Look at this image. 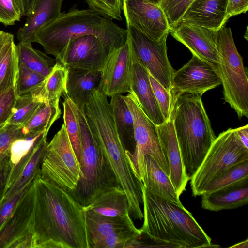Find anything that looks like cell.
Segmentation results:
<instances>
[{
    "label": "cell",
    "instance_id": "6da1fadb",
    "mask_svg": "<svg viewBox=\"0 0 248 248\" xmlns=\"http://www.w3.org/2000/svg\"><path fill=\"white\" fill-rule=\"evenodd\" d=\"M33 184L36 248H88L84 206L40 173Z\"/></svg>",
    "mask_w": 248,
    "mask_h": 248
},
{
    "label": "cell",
    "instance_id": "7a4b0ae2",
    "mask_svg": "<svg viewBox=\"0 0 248 248\" xmlns=\"http://www.w3.org/2000/svg\"><path fill=\"white\" fill-rule=\"evenodd\" d=\"M84 113L96 142L126 193L130 217L141 220L143 184L131 169L126 155V149L118 135L107 96L99 91L91 93Z\"/></svg>",
    "mask_w": 248,
    "mask_h": 248
},
{
    "label": "cell",
    "instance_id": "3957f363",
    "mask_svg": "<svg viewBox=\"0 0 248 248\" xmlns=\"http://www.w3.org/2000/svg\"><path fill=\"white\" fill-rule=\"evenodd\" d=\"M141 236L157 248H217L191 213L184 206L163 200L144 185Z\"/></svg>",
    "mask_w": 248,
    "mask_h": 248
},
{
    "label": "cell",
    "instance_id": "277c9868",
    "mask_svg": "<svg viewBox=\"0 0 248 248\" xmlns=\"http://www.w3.org/2000/svg\"><path fill=\"white\" fill-rule=\"evenodd\" d=\"M86 34L96 36L114 50L125 43L127 31L91 9L73 7L39 30L33 42L40 44L60 62L69 40Z\"/></svg>",
    "mask_w": 248,
    "mask_h": 248
},
{
    "label": "cell",
    "instance_id": "5b68a950",
    "mask_svg": "<svg viewBox=\"0 0 248 248\" xmlns=\"http://www.w3.org/2000/svg\"><path fill=\"white\" fill-rule=\"evenodd\" d=\"M202 96L184 93L173 104L174 127L183 161L190 177L199 167L216 138Z\"/></svg>",
    "mask_w": 248,
    "mask_h": 248
},
{
    "label": "cell",
    "instance_id": "8992f818",
    "mask_svg": "<svg viewBox=\"0 0 248 248\" xmlns=\"http://www.w3.org/2000/svg\"><path fill=\"white\" fill-rule=\"evenodd\" d=\"M75 110L80 133V175L75 189L68 192L85 207L102 193L120 185L90 130L84 110L76 105Z\"/></svg>",
    "mask_w": 248,
    "mask_h": 248
},
{
    "label": "cell",
    "instance_id": "52a82bcc",
    "mask_svg": "<svg viewBox=\"0 0 248 248\" xmlns=\"http://www.w3.org/2000/svg\"><path fill=\"white\" fill-rule=\"evenodd\" d=\"M215 43L221 58L215 70L220 77L224 99L236 112L239 118L248 117L247 71L235 46L230 28L222 27L215 33Z\"/></svg>",
    "mask_w": 248,
    "mask_h": 248
},
{
    "label": "cell",
    "instance_id": "ba28073f",
    "mask_svg": "<svg viewBox=\"0 0 248 248\" xmlns=\"http://www.w3.org/2000/svg\"><path fill=\"white\" fill-rule=\"evenodd\" d=\"M246 161H248V149L238 139L234 129L229 128L220 133L199 167L190 176L193 196H202L211 182L231 168Z\"/></svg>",
    "mask_w": 248,
    "mask_h": 248
},
{
    "label": "cell",
    "instance_id": "9c48e42d",
    "mask_svg": "<svg viewBox=\"0 0 248 248\" xmlns=\"http://www.w3.org/2000/svg\"><path fill=\"white\" fill-rule=\"evenodd\" d=\"M124 99L134 122L135 150L131 153L126 149V155L135 176L142 181L146 155L151 156L169 176V165L161 147L156 125L145 115L133 94L129 93Z\"/></svg>",
    "mask_w": 248,
    "mask_h": 248
},
{
    "label": "cell",
    "instance_id": "30bf717a",
    "mask_svg": "<svg viewBox=\"0 0 248 248\" xmlns=\"http://www.w3.org/2000/svg\"><path fill=\"white\" fill-rule=\"evenodd\" d=\"M40 175L67 192L74 190L78 185L80 175L79 162L64 124L47 143Z\"/></svg>",
    "mask_w": 248,
    "mask_h": 248
},
{
    "label": "cell",
    "instance_id": "8fae6325",
    "mask_svg": "<svg viewBox=\"0 0 248 248\" xmlns=\"http://www.w3.org/2000/svg\"><path fill=\"white\" fill-rule=\"evenodd\" d=\"M127 41L132 57L149 73L170 92L174 70L168 59L165 35L159 41L152 39L127 25Z\"/></svg>",
    "mask_w": 248,
    "mask_h": 248
},
{
    "label": "cell",
    "instance_id": "7c38bea8",
    "mask_svg": "<svg viewBox=\"0 0 248 248\" xmlns=\"http://www.w3.org/2000/svg\"><path fill=\"white\" fill-rule=\"evenodd\" d=\"M192 55L187 63L173 74L170 91L173 104L182 94L202 95L221 84L219 76L212 66L203 59Z\"/></svg>",
    "mask_w": 248,
    "mask_h": 248
},
{
    "label": "cell",
    "instance_id": "4fadbf2b",
    "mask_svg": "<svg viewBox=\"0 0 248 248\" xmlns=\"http://www.w3.org/2000/svg\"><path fill=\"white\" fill-rule=\"evenodd\" d=\"M112 49L93 34L69 40L60 62L66 68H79L101 72Z\"/></svg>",
    "mask_w": 248,
    "mask_h": 248
},
{
    "label": "cell",
    "instance_id": "5bb4252c",
    "mask_svg": "<svg viewBox=\"0 0 248 248\" xmlns=\"http://www.w3.org/2000/svg\"><path fill=\"white\" fill-rule=\"evenodd\" d=\"M126 24L148 37L159 41L168 35L170 28L166 15L159 5L147 0L122 1Z\"/></svg>",
    "mask_w": 248,
    "mask_h": 248
},
{
    "label": "cell",
    "instance_id": "9a60e30c",
    "mask_svg": "<svg viewBox=\"0 0 248 248\" xmlns=\"http://www.w3.org/2000/svg\"><path fill=\"white\" fill-rule=\"evenodd\" d=\"M131 51L126 40L109 54L102 71L98 90L108 97L131 93Z\"/></svg>",
    "mask_w": 248,
    "mask_h": 248
},
{
    "label": "cell",
    "instance_id": "2e32d148",
    "mask_svg": "<svg viewBox=\"0 0 248 248\" xmlns=\"http://www.w3.org/2000/svg\"><path fill=\"white\" fill-rule=\"evenodd\" d=\"M170 31L172 36L186 46L192 54L208 62L215 70L221 64V58L214 40L216 31L181 23Z\"/></svg>",
    "mask_w": 248,
    "mask_h": 248
},
{
    "label": "cell",
    "instance_id": "e0dca14e",
    "mask_svg": "<svg viewBox=\"0 0 248 248\" xmlns=\"http://www.w3.org/2000/svg\"><path fill=\"white\" fill-rule=\"evenodd\" d=\"M163 151L167 159L170 169L169 178L180 196L186 190L190 177L187 174L173 125V112L170 118L156 126Z\"/></svg>",
    "mask_w": 248,
    "mask_h": 248
},
{
    "label": "cell",
    "instance_id": "ac0fdd59",
    "mask_svg": "<svg viewBox=\"0 0 248 248\" xmlns=\"http://www.w3.org/2000/svg\"><path fill=\"white\" fill-rule=\"evenodd\" d=\"M34 204V190L32 182L15 211L0 230V248H10L19 239L33 234Z\"/></svg>",
    "mask_w": 248,
    "mask_h": 248
},
{
    "label": "cell",
    "instance_id": "d6986e66",
    "mask_svg": "<svg viewBox=\"0 0 248 248\" xmlns=\"http://www.w3.org/2000/svg\"><path fill=\"white\" fill-rule=\"evenodd\" d=\"M131 59V93L134 95L145 115L156 126L159 125L165 121L150 83L149 72L132 55Z\"/></svg>",
    "mask_w": 248,
    "mask_h": 248
},
{
    "label": "cell",
    "instance_id": "ffe728a7",
    "mask_svg": "<svg viewBox=\"0 0 248 248\" xmlns=\"http://www.w3.org/2000/svg\"><path fill=\"white\" fill-rule=\"evenodd\" d=\"M227 3L228 0H193L179 24L188 23L217 31L227 21Z\"/></svg>",
    "mask_w": 248,
    "mask_h": 248
},
{
    "label": "cell",
    "instance_id": "44dd1931",
    "mask_svg": "<svg viewBox=\"0 0 248 248\" xmlns=\"http://www.w3.org/2000/svg\"><path fill=\"white\" fill-rule=\"evenodd\" d=\"M63 0H35L31 13L17 32L19 42L32 43L35 33L61 14Z\"/></svg>",
    "mask_w": 248,
    "mask_h": 248
},
{
    "label": "cell",
    "instance_id": "7402d4cb",
    "mask_svg": "<svg viewBox=\"0 0 248 248\" xmlns=\"http://www.w3.org/2000/svg\"><path fill=\"white\" fill-rule=\"evenodd\" d=\"M65 94L80 110H84L90 93L98 89L102 72L79 68H67Z\"/></svg>",
    "mask_w": 248,
    "mask_h": 248
},
{
    "label": "cell",
    "instance_id": "603a6c76",
    "mask_svg": "<svg viewBox=\"0 0 248 248\" xmlns=\"http://www.w3.org/2000/svg\"><path fill=\"white\" fill-rule=\"evenodd\" d=\"M143 185L154 194L163 200L183 206L176 189L169 176L154 159L146 155L144 159Z\"/></svg>",
    "mask_w": 248,
    "mask_h": 248
},
{
    "label": "cell",
    "instance_id": "cb8c5ba5",
    "mask_svg": "<svg viewBox=\"0 0 248 248\" xmlns=\"http://www.w3.org/2000/svg\"><path fill=\"white\" fill-rule=\"evenodd\" d=\"M85 225L88 248H97L106 236L116 230L135 227L130 216L108 217L89 211H85Z\"/></svg>",
    "mask_w": 248,
    "mask_h": 248
},
{
    "label": "cell",
    "instance_id": "d4e9b609",
    "mask_svg": "<svg viewBox=\"0 0 248 248\" xmlns=\"http://www.w3.org/2000/svg\"><path fill=\"white\" fill-rule=\"evenodd\" d=\"M47 135L44 132L23 131L20 129L10 148L9 155L12 170L8 187L17 179L34 149L44 138L47 137Z\"/></svg>",
    "mask_w": 248,
    "mask_h": 248
},
{
    "label": "cell",
    "instance_id": "484cf974",
    "mask_svg": "<svg viewBox=\"0 0 248 248\" xmlns=\"http://www.w3.org/2000/svg\"><path fill=\"white\" fill-rule=\"evenodd\" d=\"M248 181L202 195V208L211 211L235 209L248 202Z\"/></svg>",
    "mask_w": 248,
    "mask_h": 248
},
{
    "label": "cell",
    "instance_id": "4316f807",
    "mask_svg": "<svg viewBox=\"0 0 248 248\" xmlns=\"http://www.w3.org/2000/svg\"><path fill=\"white\" fill-rule=\"evenodd\" d=\"M84 208L85 211L101 216L124 217L130 216L127 196L120 185L102 193Z\"/></svg>",
    "mask_w": 248,
    "mask_h": 248
},
{
    "label": "cell",
    "instance_id": "83f0119b",
    "mask_svg": "<svg viewBox=\"0 0 248 248\" xmlns=\"http://www.w3.org/2000/svg\"><path fill=\"white\" fill-rule=\"evenodd\" d=\"M67 74V68L57 62L42 84L31 93L34 100L40 103L60 100L66 92Z\"/></svg>",
    "mask_w": 248,
    "mask_h": 248
},
{
    "label": "cell",
    "instance_id": "f1b7e54d",
    "mask_svg": "<svg viewBox=\"0 0 248 248\" xmlns=\"http://www.w3.org/2000/svg\"><path fill=\"white\" fill-rule=\"evenodd\" d=\"M19 63L46 77L57 62L46 53L34 48L31 43L19 42L16 45Z\"/></svg>",
    "mask_w": 248,
    "mask_h": 248
},
{
    "label": "cell",
    "instance_id": "f546056e",
    "mask_svg": "<svg viewBox=\"0 0 248 248\" xmlns=\"http://www.w3.org/2000/svg\"><path fill=\"white\" fill-rule=\"evenodd\" d=\"M46 139L47 137L44 138L34 149L18 178L8 187L3 198H7L20 190L29 183L33 181L36 176L40 173L42 163L47 145Z\"/></svg>",
    "mask_w": 248,
    "mask_h": 248
},
{
    "label": "cell",
    "instance_id": "4dcf8cb0",
    "mask_svg": "<svg viewBox=\"0 0 248 248\" xmlns=\"http://www.w3.org/2000/svg\"><path fill=\"white\" fill-rule=\"evenodd\" d=\"M111 97L110 109L120 138L124 145L127 140L135 143L133 119L124 96L119 94Z\"/></svg>",
    "mask_w": 248,
    "mask_h": 248
},
{
    "label": "cell",
    "instance_id": "1f68e13d",
    "mask_svg": "<svg viewBox=\"0 0 248 248\" xmlns=\"http://www.w3.org/2000/svg\"><path fill=\"white\" fill-rule=\"evenodd\" d=\"M59 100L40 102L31 118L22 126L23 131H33L48 134L53 123L61 116Z\"/></svg>",
    "mask_w": 248,
    "mask_h": 248
},
{
    "label": "cell",
    "instance_id": "d6a6232c",
    "mask_svg": "<svg viewBox=\"0 0 248 248\" xmlns=\"http://www.w3.org/2000/svg\"><path fill=\"white\" fill-rule=\"evenodd\" d=\"M19 62L14 36L9 40L0 59V93L16 88Z\"/></svg>",
    "mask_w": 248,
    "mask_h": 248
},
{
    "label": "cell",
    "instance_id": "836d02e7",
    "mask_svg": "<svg viewBox=\"0 0 248 248\" xmlns=\"http://www.w3.org/2000/svg\"><path fill=\"white\" fill-rule=\"evenodd\" d=\"M248 181V161H246L231 168L211 182L205 187L202 195L234 186Z\"/></svg>",
    "mask_w": 248,
    "mask_h": 248
},
{
    "label": "cell",
    "instance_id": "e575fe53",
    "mask_svg": "<svg viewBox=\"0 0 248 248\" xmlns=\"http://www.w3.org/2000/svg\"><path fill=\"white\" fill-rule=\"evenodd\" d=\"M64 95V100L62 102L63 124L71 145L79 162L81 153L80 133L75 105L65 94Z\"/></svg>",
    "mask_w": 248,
    "mask_h": 248
},
{
    "label": "cell",
    "instance_id": "d590c367",
    "mask_svg": "<svg viewBox=\"0 0 248 248\" xmlns=\"http://www.w3.org/2000/svg\"><path fill=\"white\" fill-rule=\"evenodd\" d=\"M40 104L34 100L31 93L18 95L13 113L7 124L22 126L33 115Z\"/></svg>",
    "mask_w": 248,
    "mask_h": 248
},
{
    "label": "cell",
    "instance_id": "8d00e7d4",
    "mask_svg": "<svg viewBox=\"0 0 248 248\" xmlns=\"http://www.w3.org/2000/svg\"><path fill=\"white\" fill-rule=\"evenodd\" d=\"M45 77L22 64L19 63L17 79L16 86L17 95L31 93L37 88Z\"/></svg>",
    "mask_w": 248,
    "mask_h": 248
},
{
    "label": "cell",
    "instance_id": "74e56055",
    "mask_svg": "<svg viewBox=\"0 0 248 248\" xmlns=\"http://www.w3.org/2000/svg\"><path fill=\"white\" fill-rule=\"evenodd\" d=\"M193 0H161L159 5L164 11L170 31L176 27Z\"/></svg>",
    "mask_w": 248,
    "mask_h": 248
},
{
    "label": "cell",
    "instance_id": "f35d334b",
    "mask_svg": "<svg viewBox=\"0 0 248 248\" xmlns=\"http://www.w3.org/2000/svg\"><path fill=\"white\" fill-rule=\"evenodd\" d=\"M149 79L155 99L165 121L173 112V101L171 93L149 74Z\"/></svg>",
    "mask_w": 248,
    "mask_h": 248
},
{
    "label": "cell",
    "instance_id": "ab89813d",
    "mask_svg": "<svg viewBox=\"0 0 248 248\" xmlns=\"http://www.w3.org/2000/svg\"><path fill=\"white\" fill-rule=\"evenodd\" d=\"M25 16L22 0H0V22L13 25Z\"/></svg>",
    "mask_w": 248,
    "mask_h": 248
},
{
    "label": "cell",
    "instance_id": "60d3db41",
    "mask_svg": "<svg viewBox=\"0 0 248 248\" xmlns=\"http://www.w3.org/2000/svg\"><path fill=\"white\" fill-rule=\"evenodd\" d=\"M89 8L101 15L118 21L123 20L122 0H84Z\"/></svg>",
    "mask_w": 248,
    "mask_h": 248
},
{
    "label": "cell",
    "instance_id": "b9f144b4",
    "mask_svg": "<svg viewBox=\"0 0 248 248\" xmlns=\"http://www.w3.org/2000/svg\"><path fill=\"white\" fill-rule=\"evenodd\" d=\"M32 182L29 183L18 191L7 198H3L0 202V230L15 211Z\"/></svg>",
    "mask_w": 248,
    "mask_h": 248
},
{
    "label": "cell",
    "instance_id": "7bdbcfd3",
    "mask_svg": "<svg viewBox=\"0 0 248 248\" xmlns=\"http://www.w3.org/2000/svg\"><path fill=\"white\" fill-rule=\"evenodd\" d=\"M20 129L21 126L9 124L0 127V163L10 156L11 144Z\"/></svg>",
    "mask_w": 248,
    "mask_h": 248
},
{
    "label": "cell",
    "instance_id": "ee69618b",
    "mask_svg": "<svg viewBox=\"0 0 248 248\" xmlns=\"http://www.w3.org/2000/svg\"><path fill=\"white\" fill-rule=\"evenodd\" d=\"M16 88H11L0 93V127L10 119L17 99Z\"/></svg>",
    "mask_w": 248,
    "mask_h": 248
},
{
    "label": "cell",
    "instance_id": "f6af8a7d",
    "mask_svg": "<svg viewBox=\"0 0 248 248\" xmlns=\"http://www.w3.org/2000/svg\"><path fill=\"white\" fill-rule=\"evenodd\" d=\"M12 170V166L9 156L0 163V202L7 190Z\"/></svg>",
    "mask_w": 248,
    "mask_h": 248
},
{
    "label": "cell",
    "instance_id": "bcb514c9",
    "mask_svg": "<svg viewBox=\"0 0 248 248\" xmlns=\"http://www.w3.org/2000/svg\"><path fill=\"white\" fill-rule=\"evenodd\" d=\"M248 8V0H228L226 20L231 17L246 13Z\"/></svg>",
    "mask_w": 248,
    "mask_h": 248
},
{
    "label": "cell",
    "instance_id": "7dc6e473",
    "mask_svg": "<svg viewBox=\"0 0 248 248\" xmlns=\"http://www.w3.org/2000/svg\"><path fill=\"white\" fill-rule=\"evenodd\" d=\"M234 133L243 145L248 149V125L234 129Z\"/></svg>",
    "mask_w": 248,
    "mask_h": 248
},
{
    "label": "cell",
    "instance_id": "c3c4849f",
    "mask_svg": "<svg viewBox=\"0 0 248 248\" xmlns=\"http://www.w3.org/2000/svg\"><path fill=\"white\" fill-rule=\"evenodd\" d=\"M13 35L9 32L0 31V59L1 58L10 39Z\"/></svg>",
    "mask_w": 248,
    "mask_h": 248
},
{
    "label": "cell",
    "instance_id": "681fc988",
    "mask_svg": "<svg viewBox=\"0 0 248 248\" xmlns=\"http://www.w3.org/2000/svg\"><path fill=\"white\" fill-rule=\"evenodd\" d=\"M25 16H28L31 12L35 0H22Z\"/></svg>",
    "mask_w": 248,
    "mask_h": 248
},
{
    "label": "cell",
    "instance_id": "f907efd6",
    "mask_svg": "<svg viewBox=\"0 0 248 248\" xmlns=\"http://www.w3.org/2000/svg\"><path fill=\"white\" fill-rule=\"evenodd\" d=\"M229 248H248V240H246L239 242L237 244H235L234 245L229 247Z\"/></svg>",
    "mask_w": 248,
    "mask_h": 248
},
{
    "label": "cell",
    "instance_id": "816d5d0a",
    "mask_svg": "<svg viewBox=\"0 0 248 248\" xmlns=\"http://www.w3.org/2000/svg\"><path fill=\"white\" fill-rule=\"evenodd\" d=\"M147 0L153 3V4L159 5V4L161 0Z\"/></svg>",
    "mask_w": 248,
    "mask_h": 248
},
{
    "label": "cell",
    "instance_id": "f5cc1de1",
    "mask_svg": "<svg viewBox=\"0 0 248 248\" xmlns=\"http://www.w3.org/2000/svg\"><path fill=\"white\" fill-rule=\"evenodd\" d=\"M125 0H122V1H125Z\"/></svg>",
    "mask_w": 248,
    "mask_h": 248
},
{
    "label": "cell",
    "instance_id": "db71d44e",
    "mask_svg": "<svg viewBox=\"0 0 248 248\" xmlns=\"http://www.w3.org/2000/svg\"><path fill=\"white\" fill-rule=\"evenodd\" d=\"M22 2H23V1H22Z\"/></svg>",
    "mask_w": 248,
    "mask_h": 248
}]
</instances>
